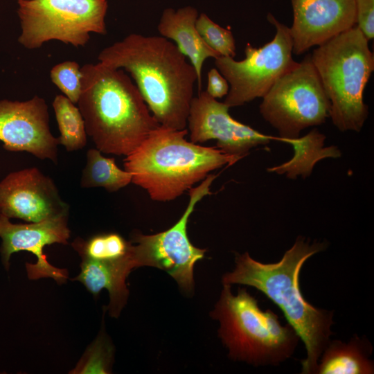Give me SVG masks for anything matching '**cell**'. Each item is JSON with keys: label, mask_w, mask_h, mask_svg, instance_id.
Listing matches in <instances>:
<instances>
[{"label": "cell", "mask_w": 374, "mask_h": 374, "mask_svg": "<svg viewBox=\"0 0 374 374\" xmlns=\"http://www.w3.org/2000/svg\"><path fill=\"white\" fill-rule=\"evenodd\" d=\"M216 175H208L195 188L188 190L189 202L180 219L172 227L153 235L134 233L130 253L136 267L151 266L166 271L186 292L194 288L193 268L204 257L206 249L195 247L190 241L187 226L195 206L211 194L210 188Z\"/></svg>", "instance_id": "obj_10"}, {"label": "cell", "mask_w": 374, "mask_h": 374, "mask_svg": "<svg viewBox=\"0 0 374 374\" xmlns=\"http://www.w3.org/2000/svg\"><path fill=\"white\" fill-rule=\"evenodd\" d=\"M372 346L365 338L354 335L349 342L330 340L323 351L317 374H373V362L369 357Z\"/></svg>", "instance_id": "obj_18"}, {"label": "cell", "mask_w": 374, "mask_h": 374, "mask_svg": "<svg viewBox=\"0 0 374 374\" xmlns=\"http://www.w3.org/2000/svg\"><path fill=\"white\" fill-rule=\"evenodd\" d=\"M267 19L276 28L272 40L259 48L248 43L244 49L245 58L241 61L229 56L215 59L217 69L230 85L224 102L229 108L263 98L274 84L297 63L292 57L290 28L271 13Z\"/></svg>", "instance_id": "obj_9"}, {"label": "cell", "mask_w": 374, "mask_h": 374, "mask_svg": "<svg viewBox=\"0 0 374 374\" xmlns=\"http://www.w3.org/2000/svg\"><path fill=\"white\" fill-rule=\"evenodd\" d=\"M60 133V144L69 152L82 149L87 141L83 116L75 103L64 95H57L52 103Z\"/></svg>", "instance_id": "obj_21"}, {"label": "cell", "mask_w": 374, "mask_h": 374, "mask_svg": "<svg viewBox=\"0 0 374 374\" xmlns=\"http://www.w3.org/2000/svg\"><path fill=\"white\" fill-rule=\"evenodd\" d=\"M87 161L80 179L82 188H103L116 192L132 182V174L118 167L114 158L105 157L97 148L87 152Z\"/></svg>", "instance_id": "obj_20"}, {"label": "cell", "mask_w": 374, "mask_h": 374, "mask_svg": "<svg viewBox=\"0 0 374 374\" xmlns=\"http://www.w3.org/2000/svg\"><path fill=\"white\" fill-rule=\"evenodd\" d=\"M78 107L87 136L105 154L127 156L160 125L125 71L100 62L81 66Z\"/></svg>", "instance_id": "obj_3"}, {"label": "cell", "mask_w": 374, "mask_h": 374, "mask_svg": "<svg viewBox=\"0 0 374 374\" xmlns=\"http://www.w3.org/2000/svg\"><path fill=\"white\" fill-rule=\"evenodd\" d=\"M187 129L159 126L124 160L132 182L145 189L157 202L173 200L203 181L209 172L231 166L241 157L217 148L188 141Z\"/></svg>", "instance_id": "obj_4"}, {"label": "cell", "mask_w": 374, "mask_h": 374, "mask_svg": "<svg viewBox=\"0 0 374 374\" xmlns=\"http://www.w3.org/2000/svg\"><path fill=\"white\" fill-rule=\"evenodd\" d=\"M198 16L197 10L193 6L177 10L168 8L162 12L157 29L161 36L174 41L179 51L189 59L197 73L199 91H201L204 62L220 55L205 43L198 33L195 26Z\"/></svg>", "instance_id": "obj_16"}, {"label": "cell", "mask_w": 374, "mask_h": 374, "mask_svg": "<svg viewBox=\"0 0 374 374\" xmlns=\"http://www.w3.org/2000/svg\"><path fill=\"white\" fill-rule=\"evenodd\" d=\"M260 112L282 142L299 137L309 127L330 117V103L308 55L282 75L262 98Z\"/></svg>", "instance_id": "obj_8"}, {"label": "cell", "mask_w": 374, "mask_h": 374, "mask_svg": "<svg viewBox=\"0 0 374 374\" xmlns=\"http://www.w3.org/2000/svg\"><path fill=\"white\" fill-rule=\"evenodd\" d=\"M50 78L64 96L73 103H78L82 90V73L77 62L68 60L55 64L50 71Z\"/></svg>", "instance_id": "obj_24"}, {"label": "cell", "mask_w": 374, "mask_h": 374, "mask_svg": "<svg viewBox=\"0 0 374 374\" xmlns=\"http://www.w3.org/2000/svg\"><path fill=\"white\" fill-rule=\"evenodd\" d=\"M326 136L317 129L303 137L290 140L287 143L292 145L294 154L287 162L267 170L278 175L285 174L287 177L295 179L301 175L305 178L310 175L313 167L325 158H337L341 152L335 146L323 147Z\"/></svg>", "instance_id": "obj_19"}, {"label": "cell", "mask_w": 374, "mask_h": 374, "mask_svg": "<svg viewBox=\"0 0 374 374\" xmlns=\"http://www.w3.org/2000/svg\"><path fill=\"white\" fill-rule=\"evenodd\" d=\"M229 109L206 91H199L192 99L187 121L190 141L198 144L214 139L224 152L242 158L252 148L272 140L282 141L280 137L264 134L235 120Z\"/></svg>", "instance_id": "obj_11"}, {"label": "cell", "mask_w": 374, "mask_h": 374, "mask_svg": "<svg viewBox=\"0 0 374 374\" xmlns=\"http://www.w3.org/2000/svg\"><path fill=\"white\" fill-rule=\"evenodd\" d=\"M98 60L130 74L161 126L186 129L197 75L168 39L132 33L103 48Z\"/></svg>", "instance_id": "obj_1"}, {"label": "cell", "mask_w": 374, "mask_h": 374, "mask_svg": "<svg viewBox=\"0 0 374 374\" xmlns=\"http://www.w3.org/2000/svg\"><path fill=\"white\" fill-rule=\"evenodd\" d=\"M21 32L18 42L37 49L56 40L74 47L85 46L90 34L106 35L107 0H18Z\"/></svg>", "instance_id": "obj_7"}, {"label": "cell", "mask_w": 374, "mask_h": 374, "mask_svg": "<svg viewBox=\"0 0 374 374\" xmlns=\"http://www.w3.org/2000/svg\"><path fill=\"white\" fill-rule=\"evenodd\" d=\"M53 181L37 168L9 173L0 181V214L28 222L69 212Z\"/></svg>", "instance_id": "obj_14"}, {"label": "cell", "mask_w": 374, "mask_h": 374, "mask_svg": "<svg viewBox=\"0 0 374 374\" xmlns=\"http://www.w3.org/2000/svg\"><path fill=\"white\" fill-rule=\"evenodd\" d=\"M212 317L220 321L219 336L229 355L256 366H278L293 355L300 339L273 311L262 310L245 289L233 295L231 285L223 284Z\"/></svg>", "instance_id": "obj_6"}, {"label": "cell", "mask_w": 374, "mask_h": 374, "mask_svg": "<svg viewBox=\"0 0 374 374\" xmlns=\"http://www.w3.org/2000/svg\"><path fill=\"white\" fill-rule=\"evenodd\" d=\"M113 349L107 340L99 337L87 350L73 373H108Z\"/></svg>", "instance_id": "obj_25"}, {"label": "cell", "mask_w": 374, "mask_h": 374, "mask_svg": "<svg viewBox=\"0 0 374 374\" xmlns=\"http://www.w3.org/2000/svg\"><path fill=\"white\" fill-rule=\"evenodd\" d=\"M16 1H18V0H16Z\"/></svg>", "instance_id": "obj_28"}, {"label": "cell", "mask_w": 374, "mask_h": 374, "mask_svg": "<svg viewBox=\"0 0 374 374\" xmlns=\"http://www.w3.org/2000/svg\"><path fill=\"white\" fill-rule=\"evenodd\" d=\"M195 26L205 43L220 56L235 57V42L231 30L213 21L205 13L199 14Z\"/></svg>", "instance_id": "obj_23"}, {"label": "cell", "mask_w": 374, "mask_h": 374, "mask_svg": "<svg viewBox=\"0 0 374 374\" xmlns=\"http://www.w3.org/2000/svg\"><path fill=\"white\" fill-rule=\"evenodd\" d=\"M292 52L301 55L356 25L355 0H291Z\"/></svg>", "instance_id": "obj_15"}, {"label": "cell", "mask_w": 374, "mask_h": 374, "mask_svg": "<svg viewBox=\"0 0 374 374\" xmlns=\"http://www.w3.org/2000/svg\"><path fill=\"white\" fill-rule=\"evenodd\" d=\"M368 42L355 25L317 46L310 55L330 103V117L341 132H360L368 116L363 93L374 69Z\"/></svg>", "instance_id": "obj_5"}, {"label": "cell", "mask_w": 374, "mask_h": 374, "mask_svg": "<svg viewBox=\"0 0 374 374\" xmlns=\"http://www.w3.org/2000/svg\"><path fill=\"white\" fill-rule=\"evenodd\" d=\"M356 26L368 40L374 37V0H355Z\"/></svg>", "instance_id": "obj_26"}, {"label": "cell", "mask_w": 374, "mask_h": 374, "mask_svg": "<svg viewBox=\"0 0 374 374\" xmlns=\"http://www.w3.org/2000/svg\"><path fill=\"white\" fill-rule=\"evenodd\" d=\"M130 242L116 233L94 235L87 240L77 239L72 246L82 258L95 260H113L123 257Z\"/></svg>", "instance_id": "obj_22"}, {"label": "cell", "mask_w": 374, "mask_h": 374, "mask_svg": "<svg viewBox=\"0 0 374 374\" xmlns=\"http://www.w3.org/2000/svg\"><path fill=\"white\" fill-rule=\"evenodd\" d=\"M229 90V84L226 78L217 69H211L207 75L206 92L216 99L227 95Z\"/></svg>", "instance_id": "obj_27"}, {"label": "cell", "mask_w": 374, "mask_h": 374, "mask_svg": "<svg viewBox=\"0 0 374 374\" xmlns=\"http://www.w3.org/2000/svg\"><path fill=\"white\" fill-rule=\"evenodd\" d=\"M0 141L8 151L56 163L60 142L51 132L45 100L35 96L24 101L0 100Z\"/></svg>", "instance_id": "obj_13"}, {"label": "cell", "mask_w": 374, "mask_h": 374, "mask_svg": "<svg viewBox=\"0 0 374 374\" xmlns=\"http://www.w3.org/2000/svg\"><path fill=\"white\" fill-rule=\"evenodd\" d=\"M82 259L80 273L73 280L82 283L96 296L103 289H107L110 298L108 307L110 315L118 317L129 294L126 278L135 268L129 249L123 257L116 260Z\"/></svg>", "instance_id": "obj_17"}, {"label": "cell", "mask_w": 374, "mask_h": 374, "mask_svg": "<svg viewBox=\"0 0 374 374\" xmlns=\"http://www.w3.org/2000/svg\"><path fill=\"white\" fill-rule=\"evenodd\" d=\"M326 242L310 244L299 237L283 258L275 263H262L247 252L237 253L235 267L222 277V284L253 287L272 301L303 341L307 356L301 361L302 373H316L319 358L331 340L333 311L317 308L303 296L299 275L305 262L325 250Z\"/></svg>", "instance_id": "obj_2"}, {"label": "cell", "mask_w": 374, "mask_h": 374, "mask_svg": "<svg viewBox=\"0 0 374 374\" xmlns=\"http://www.w3.org/2000/svg\"><path fill=\"white\" fill-rule=\"evenodd\" d=\"M69 212L28 224H13L0 214V252L4 267L8 270L12 253L26 251L37 257L35 264H26L30 279L51 278L58 283L66 282L68 272L51 265L43 250L54 243L67 244L70 230L67 226Z\"/></svg>", "instance_id": "obj_12"}]
</instances>
